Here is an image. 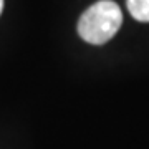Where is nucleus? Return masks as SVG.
<instances>
[{
  "label": "nucleus",
  "mask_w": 149,
  "mask_h": 149,
  "mask_svg": "<svg viewBox=\"0 0 149 149\" xmlns=\"http://www.w3.org/2000/svg\"><path fill=\"white\" fill-rule=\"evenodd\" d=\"M123 23V13L118 3L101 0L81 15L78 22V33L88 43L103 45L109 42Z\"/></svg>",
  "instance_id": "nucleus-1"
},
{
  "label": "nucleus",
  "mask_w": 149,
  "mask_h": 149,
  "mask_svg": "<svg viewBox=\"0 0 149 149\" xmlns=\"http://www.w3.org/2000/svg\"><path fill=\"white\" fill-rule=\"evenodd\" d=\"M128 8L138 22H149V0H128Z\"/></svg>",
  "instance_id": "nucleus-2"
},
{
  "label": "nucleus",
  "mask_w": 149,
  "mask_h": 149,
  "mask_svg": "<svg viewBox=\"0 0 149 149\" xmlns=\"http://www.w3.org/2000/svg\"><path fill=\"white\" fill-rule=\"evenodd\" d=\"M2 8H3V0H0V13H2Z\"/></svg>",
  "instance_id": "nucleus-3"
}]
</instances>
